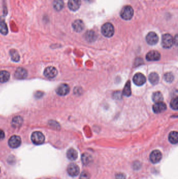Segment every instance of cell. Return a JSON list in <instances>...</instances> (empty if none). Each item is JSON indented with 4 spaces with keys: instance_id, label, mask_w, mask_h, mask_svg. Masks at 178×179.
Here are the masks:
<instances>
[{
    "instance_id": "6da1fadb",
    "label": "cell",
    "mask_w": 178,
    "mask_h": 179,
    "mask_svg": "<svg viewBox=\"0 0 178 179\" xmlns=\"http://www.w3.org/2000/svg\"><path fill=\"white\" fill-rule=\"evenodd\" d=\"M134 14V11L132 7L130 5H126L123 7L121 12L120 16L124 20H130L132 18Z\"/></svg>"
},
{
    "instance_id": "7a4b0ae2",
    "label": "cell",
    "mask_w": 178,
    "mask_h": 179,
    "mask_svg": "<svg viewBox=\"0 0 178 179\" xmlns=\"http://www.w3.org/2000/svg\"><path fill=\"white\" fill-rule=\"evenodd\" d=\"M101 30L102 35L106 37H112L115 33L114 26L110 23H106L103 24Z\"/></svg>"
},
{
    "instance_id": "3957f363",
    "label": "cell",
    "mask_w": 178,
    "mask_h": 179,
    "mask_svg": "<svg viewBox=\"0 0 178 179\" xmlns=\"http://www.w3.org/2000/svg\"><path fill=\"white\" fill-rule=\"evenodd\" d=\"M174 39L172 36L169 34H166L162 37V45L164 48H170L173 45Z\"/></svg>"
},
{
    "instance_id": "277c9868",
    "label": "cell",
    "mask_w": 178,
    "mask_h": 179,
    "mask_svg": "<svg viewBox=\"0 0 178 179\" xmlns=\"http://www.w3.org/2000/svg\"><path fill=\"white\" fill-rule=\"evenodd\" d=\"M31 139L33 144L36 145H39L43 144L45 140V137L42 132H35L32 134Z\"/></svg>"
},
{
    "instance_id": "5b68a950",
    "label": "cell",
    "mask_w": 178,
    "mask_h": 179,
    "mask_svg": "<svg viewBox=\"0 0 178 179\" xmlns=\"http://www.w3.org/2000/svg\"><path fill=\"white\" fill-rule=\"evenodd\" d=\"M21 138L20 136L14 135L12 136L8 140V145L12 148H16L21 145Z\"/></svg>"
},
{
    "instance_id": "8992f818",
    "label": "cell",
    "mask_w": 178,
    "mask_h": 179,
    "mask_svg": "<svg viewBox=\"0 0 178 179\" xmlns=\"http://www.w3.org/2000/svg\"><path fill=\"white\" fill-rule=\"evenodd\" d=\"M80 168L75 163H71L68 165L67 169L68 174L71 177H76L80 173Z\"/></svg>"
},
{
    "instance_id": "52a82bcc",
    "label": "cell",
    "mask_w": 178,
    "mask_h": 179,
    "mask_svg": "<svg viewBox=\"0 0 178 179\" xmlns=\"http://www.w3.org/2000/svg\"><path fill=\"white\" fill-rule=\"evenodd\" d=\"M158 36L155 32H150L146 37V40L148 44L150 45H155L158 43Z\"/></svg>"
},
{
    "instance_id": "ba28073f",
    "label": "cell",
    "mask_w": 178,
    "mask_h": 179,
    "mask_svg": "<svg viewBox=\"0 0 178 179\" xmlns=\"http://www.w3.org/2000/svg\"><path fill=\"white\" fill-rule=\"evenodd\" d=\"M162 158V152L158 150L153 151L150 154V159L153 163H157L161 160Z\"/></svg>"
},
{
    "instance_id": "9c48e42d",
    "label": "cell",
    "mask_w": 178,
    "mask_h": 179,
    "mask_svg": "<svg viewBox=\"0 0 178 179\" xmlns=\"http://www.w3.org/2000/svg\"><path fill=\"white\" fill-rule=\"evenodd\" d=\"M57 74L58 71L55 69V68L52 66L47 67L44 71V75L46 77L49 79H52L55 77L57 76Z\"/></svg>"
},
{
    "instance_id": "30bf717a",
    "label": "cell",
    "mask_w": 178,
    "mask_h": 179,
    "mask_svg": "<svg viewBox=\"0 0 178 179\" xmlns=\"http://www.w3.org/2000/svg\"><path fill=\"white\" fill-rule=\"evenodd\" d=\"M133 82L137 86H141L143 85L146 82V78L141 73L135 74L133 78Z\"/></svg>"
},
{
    "instance_id": "8fae6325",
    "label": "cell",
    "mask_w": 178,
    "mask_h": 179,
    "mask_svg": "<svg viewBox=\"0 0 178 179\" xmlns=\"http://www.w3.org/2000/svg\"><path fill=\"white\" fill-rule=\"evenodd\" d=\"M68 8L72 11H76L78 10L81 5V0H68Z\"/></svg>"
},
{
    "instance_id": "7c38bea8",
    "label": "cell",
    "mask_w": 178,
    "mask_h": 179,
    "mask_svg": "<svg viewBox=\"0 0 178 179\" xmlns=\"http://www.w3.org/2000/svg\"><path fill=\"white\" fill-rule=\"evenodd\" d=\"M166 109V105L163 102L155 103V104L153 106V111L156 114L163 112Z\"/></svg>"
},
{
    "instance_id": "4fadbf2b",
    "label": "cell",
    "mask_w": 178,
    "mask_h": 179,
    "mask_svg": "<svg viewBox=\"0 0 178 179\" xmlns=\"http://www.w3.org/2000/svg\"><path fill=\"white\" fill-rule=\"evenodd\" d=\"M56 91L59 96H66L70 92V87L67 84H62L57 88Z\"/></svg>"
},
{
    "instance_id": "5bb4252c",
    "label": "cell",
    "mask_w": 178,
    "mask_h": 179,
    "mask_svg": "<svg viewBox=\"0 0 178 179\" xmlns=\"http://www.w3.org/2000/svg\"><path fill=\"white\" fill-rule=\"evenodd\" d=\"M160 59V54L156 50H152L146 55V59L148 61H158Z\"/></svg>"
},
{
    "instance_id": "9a60e30c",
    "label": "cell",
    "mask_w": 178,
    "mask_h": 179,
    "mask_svg": "<svg viewBox=\"0 0 178 179\" xmlns=\"http://www.w3.org/2000/svg\"><path fill=\"white\" fill-rule=\"evenodd\" d=\"M72 27L75 32H80L84 29L85 24L82 20H77L72 24Z\"/></svg>"
},
{
    "instance_id": "2e32d148",
    "label": "cell",
    "mask_w": 178,
    "mask_h": 179,
    "mask_svg": "<svg viewBox=\"0 0 178 179\" xmlns=\"http://www.w3.org/2000/svg\"><path fill=\"white\" fill-rule=\"evenodd\" d=\"M27 71L23 68H19L15 72V77L18 79H24L27 77Z\"/></svg>"
},
{
    "instance_id": "e0dca14e",
    "label": "cell",
    "mask_w": 178,
    "mask_h": 179,
    "mask_svg": "<svg viewBox=\"0 0 178 179\" xmlns=\"http://www.w3.org/2000/svg\"><path fill=\"white\" fill-rule=\"evenodd\" d=\"M67 157L70 160H75L78 157V154L77 151L73 148L68 149L67 153Z\"/></svg>"
},
{
    "instance_id": "ac0fdd59",
    "label": "cell",
    "mask_w": 178,
    "mask_h": 179,
    "mask_svg": "<svg viewBox=\"0 0 178 179\" xmlns=\"http://www.w3.org/2000/svg\"><path fill=\"white\" fill-rule=\"evenodd\" d=\"M85 38L88 42H94L97 38L96 34L92 30H88L85 33Z\"/></svg>"
},
{
    "instance_id": "d6986e66",
    "label": "cell",
    "mask_w": 178,
    "mask_h": 179,
    "mask_svg": "<svg viewBox=\"0 0 178 179\" xmlns=\"http://www.w3.org/2000/svg\"><path fill=\"white\" fill-rule=\"evenodd\" d=\"M10 74L7 71L3 70L0 71V82L5 83L9 80Z\"/></svg>"
},
{
    "instance_id": "ffe728a7",
    "label": "cell",
    "mask_w": 178,
    "mask_h": 179,
    "mask_svg": "<svg viewBox=\"0 0 178 179\" xmlns=\"http://www.w3.org/2000/svg\"><path fill=\"white\" fill-rule=\"evenodd\" d=\"M23 118L20 116H17L14 117L12 119V125L14 127L17 128V127H20L23 124Z\"/></svg>"
},
{
    "instance_id": "44dd1931",
    "label": "cell",
    "mask_w": 178,
    "mask_h": 179,
    "mask_svg": "<svg viewBox=\"0 0 178 179\" xmlns=\"http://www.w3.org/2000/svg\"><path fill=\"white\" fill-rule=\"evenodd\" d=\"M64 5L63 0H54L53 2V8L57 11H61L63 8Z\"/></svg>"
},
{
    "instance_id": "7402d4cb",
    "label": "cell",
    "mask_w": 178,
    "mask_h": 179,
    "mask_svg": "<svg viewBox=\"0 0 178 179\" xmlns=\"http://www.w3.org/2000/svg\"><path fill=\"white\" fill-rule=\"evenodd\" d=\"M169 141L171 144H176L178 141V133L177 132L173 131L170 132L168 137Z\"/></svg>"
},
{
    "instance_id": "603a6c76",
    "label": "cell",
    "mask_w": 178,
    "mask_h": 179,
    "mask_svg": "<svg viewBox=\"0 0 178 179\" xmlns=\"http://www.w3.org/2000/svg\"><path fill=\"white\" fill-rule=\"evenodd\" d=\"M93 158L90 154L88 153H84L82 154V161L84 165H88L92 163Z\"/></svg>"
},
{
    "instance_id": "cb8c5ba5",
    "label": "cell",
    "mask_w": 178,
    "mask_h": 179,
    "mask_svg": "<svg viewBox=\"0 0 178 179\" xmlns=\"http://www.w3.org/2000/svg\"><path fill=\"white\" fill-rule=\"evenodd\" d=\"M0 33L5 35L8 33V28L7 24L2 18H0Z\"/></svg>"
},
{
    "instance_id": "d4e9b609",
    "label": "cell",
    "mask_w": 178,
    "mask_h": 179,
    "mask_svg": "<svg viewBox=\"0 0 178 179\" xmlns=\"http://www.w3.org/2000/svg\"><path fill=\"white\" fill-rule=\"evenodd\" d=\"M150 82L152 84H156L159 81V77L158 74L155 73V72H153L150 74L149 75V78H148Z\"/></svg>"
},
{
    "instance_id": "484cf974",
    "label": "cell",
    "mask_w": 178,
    "mask_h": 179,
    "mask_svg": "<svg viewBox=\"0 0 178 179\" xmlns=\"http://www.w3.org/2000/svg\"><path fill=\"white\" fill-rule=\"evenodd\" d=\"M152 98H153L154 102L155 103L162 102L163 100V96L162 93L159 91L154 93Z\"/></svg>"
},
{
    "instance_id": "4316f807",
    "label": "cell",
    "mask_w": 178,
    "mask_h": 179,
    "mask_svg": "<svg viewBox=\"0 0 178 179\" xmlns=\"http://www.w3.org/2000/svg\"><path fill=\"white\" fill-rule=\"evenodd\" d=\"M132 92L131 89V83L130 81H128L125 84V87L123 89V94L127 96H130L131 95Z\"/></svg>"
},
{
    "instance_id": "83f0119b",
    "label": "cell",
    "mask_w": 178,
    "mask_h": 179,
    "mask_svg": "<svg viewBox=\"0 0 178 179\" xmlns=\"http://www.w3.org/2000/svg\"><path fill=\"white\" fill-rule=\"evenodd\" d=\"M10 55L11 56L12 60L15 62H17L20 59V56L19 55V53L15 49H12L10 50Z\"/></svg>"
},
{
    "instance_id": "f1b7e54d",
    "label": "cell",
    "mask_w": 178,
    "mask_h": 179,
    "mask_svg": "<svg viewBox=\"0 0 178 179\" xmlns=\"http://www.w3.org/2000/svg\"><path fill=\"white\" fill-rule=\"evenodd\" d=\"M164 79L166 82L171 83L174 80V76L171 72H168L164 75Z\"/></svg>"
},
{
    "instance_id": "f546056e",
    "label": "cell",
    "mask_w": 178,
    "mask_h": 179,
    "mask_svg": "<svg viewBox=\"0 0 178 179\" xmlns=\"http://www.w3.org/2000/svg\"><path fill=\"white\" fill-rule=\"evenodd\" d=\"M170 106L172 109L174 110H178V97H175L170 102Z\"/></svg>"
},
{
    "instance_id": "4dcf8cb0",
    "label": "cell",
    "mask_w": 178,
    "mask_h": 179,
    "mask_svg": "<svg viewBox=\"0 0 178 179\" xmlns=\"http://www.w3.org/2000/svg\"><path fill=\"white\" fill-rule=\"evenodd\" d=\"M80 179H90V174L87 171H83L80 174Z\"/></svg>"
},
{
    "instance_id": "1f68e13d",
    "label": "cell",
    "mask_w": 178,
    "mask_h": 179,
    "mask_svg": "<svg viewBox=\"0 0 178 179\" xmlns=\"http://www.w3.org/2000/svg\"><path fill=\"white\" fill-rule=\"evenodd\" d=\"M115 179H126V176L122 173H119L116 174Z\"/></svg>"
},
{
    "instance_id": "d6a6232c",
    "label": "cell",
    "mask_w": 178,
    "mask_h": 179,
    "mask_svg": "<svg viewBox=\"0 0 178 179\" xmlns=\"http://www.w3.org/2000/svg\"><path fill=\"white\" fill-rule=\"evenodd\" d=\"M5 137V134L4 132L3 131H2L1 129H0V141L3 139Z\"/></svg>"
},
{
    "instance_id": "836d02e7",
    "label": "cell",
    "mask_w": 178,
    "mask_h": 179,
    "mask_svg": "<svg viewBox=\"0 0 178 179\" xmlns=\"http://www.w3.org/2000/svg\"><path fill=\"white\" fill-rule=\"evenodd\" d=\"M114 96H115V99L116 98L117 96H118V99H120V98L121 97V92H115V93L114 94Z\"/></svg>"
}]
</instances>
